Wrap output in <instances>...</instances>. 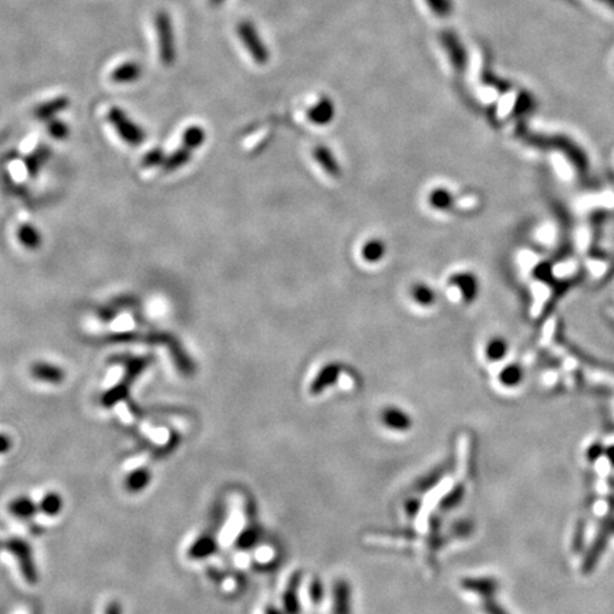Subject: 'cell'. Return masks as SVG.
I'll return each mask as SVG.
<instances>
[{
	"label": "cell",
	"mask_w": 614,
	"mask_h": 614,
	"mask_svg": "<svg viewBox=\"0 0 614 614\" xmlns=\"http://www.w3.org/2000/svg\"><path fill=\"white\" fill-rule=\"evenodd\" d=\"M154 26H156L157 38H158V54L160 60L164 66L171 67L177 62V40L175 30L172 25V19L168 12L158 10L154 17Z\"/></svg>",
	"instance_id": "obj_1"
},
{
	"label": "cell",
	"mask_w": 614,
	"mask_h": 614,
	"mask_svg": "<svg viewBox=\"0 0 614 614\" xmlns=\"http://www.w3.org/2000/svg\"><path fill=\"white\" fill-rule=\"evenodd\" d=\"M238 36L242 40L243 46L246 47V50L249 51V54L252 56V59L258 63V64H265L269 59L267 50L263 45V42L260 40L259 33L256 32L255 26L251 22H241L236 27Z\"/></svg>",
	"instance_id": "obj_2"
},
{
	"label": "cell",
	"mask_w": 614,
	"mask_h": 614,
	"mask_svg": "<svg viewBox=\"0 0 614 614\" xmlns=\"http://www.w3.org/2000/svg\"><path fill=\"white\" fill-rule=\"evenodd\" d=\"M108 120H110V123L115 128H117L119 134L127 143H130V144H140L144 140L143 130L137 124H134L127 117V114L123 110H120L117 107L110 108Z\"/></svg>",
	"instance_id": "obj_3"
},
{
	"label": "cell",
	"mask_w": 614,
	"mask_h": 614,
	"mask_svg": "<svg viewBox=\"0 0 614 614\" xmlns=\"http://www.w3.org/2000/svg\"><path fill=\"white\" fill-rule=\"evenodd\" d=\"M141 75L143 66L138 62H124L111 71L110 79L112 83L117 84H131L138 82Z\"/></svg>",
	"instance_id": "obj_4"
},
{
	"label": "cell",
	"mask_w": 614,
	"mask_h": 614,
	"mask_svg": "<svg viewBox=\"0 0 614 614\" xmlns=\"http://www.w3.org/2000/svg\"><path fill=\"white\" fill-rule=\"evenodd\" d=\"M451 283H452V286L458 287L460 293H463V297L467 302H472L474 299H476V295L479 293V282L469 272L454 275L451 279Z\"/></svg>",
	"instance_id": "obj_5"
},
{
	"label": "cell",
	"mask_w": 614,
	"mask_h": 614,
	"mask_svg": "<svg viewBox=\"0 0 614 614\" xmlns=\"http://www.w3.org/2000/svg\"><path fill=\"white\" fill-rule=\"evenodd\" d=\"M508 349H509V343L506 339H504L501 336L492 337L491 340H488V343L485 345V356L491 361L502 360L508 354Z\"/></svg>",
	"instance_id": "obj_6"
},
{
	"label": "cell",
	"mask_w": 614,
	"mask_h": 614,
	"mask_svg": "<svg viewBox=\"0 0 614 614\" xmlns=\"http://www.w3.org/2000/svg\"><path fill=\"white\" fill-rule=\"evenodd\" d=\"M386 255V245L380 239L369 241L361 247V258L369 263H377Z\"/></svg>",
	"instance_id": "obj_7"
},
{
	"label": "cell",
	"mask_w": 614,
	"mask_h": 614,
	"mask_svg": "<svg viewBox=\"0 0 614 614\" xmlns=\"http://www.w3.org/2000/svg\"><path fill=\"white\" fill-rule=\"evenodd\" d=\"M452 202H454V197L447 188H437V189L431 191L428 195L430 206L439 209V210L450 209Z\"/></svg>",
	"instance_id": "obj_8"
},
{
	"label": "cell",
	"mask_w": 614,
	"mask_h": 614,
	"mask_svg": "<svg viewBox=\"0 0 614 614\" xmlns=\"http://www.w3.org/2000/svg\"><path fill=\"white\" fill-rule=\"evenodd\" d=\"M67 106H69V100L66 97H57L51 101H47V103H43L38 106L36 108V115L38 119L46 120V119L53 117L54 114L63 111Z\"/></svg>",
	"instance_id": "obj_9"
},
{
	"label": "cell",
	"mask_w": 614,
	"mask_h": 614,
	"mask_svg": "<svg viewBox=\"0 0 614 614\" xmlns=\"http://www.w3.org/2000/svg\"><path fill=\"white\" fill-rule=\"evenodd\" d=\"M333 114H334V111H333L332 103L328 100H323V101H319V104H316L310 110V119L316 124H326L333 119Z\"/></svg>",
	"instance_id": "obj_10"
},
{
	"label": "cell",
	"mask_w": 614,
	"mask_h": 614,
	"mask_svg": "<svg viewBox=\"0 0 614 614\" xmlns=\"http://www.w3.org/2000/svg\"><path fill=\"white\" fill-rule=\"evenodd\" d=\"M411 296L419 306H430L435 302V292L427 283L415 284L411 289Z\"/></svg>",
	"instance_id": "obj_11"
},
{
	"label": "cell",
	"mask_w": 614,
	"mask_h": 614,
	"mask_svg": "<svg viewBox=\"0 0 614 614\" xmlns=\"http://www.w3.org/2000/svg\"><path fill=\"white\" fill-rule=\"evenodd\" d=\"M33 374L37 378H42L45 381H50V382H59L63 378V373L51 366H36L33 367Z\"/></svg>",
	"instance_id": "obj_12"
},
{
	"label": "cell",
	"mask_w": 614,
	"mask_h": 614,
	"mask_svg": "<svg viewBox=\"0 0 614 614\" xmlns=\"http://www.w3.org/2000/svg\"><path fill=\"white\" fill-rule=\"evenodd\" d=\"M524 378V371L521 369V366L517 364H512V366H508L504 369L502 374H501V381L505 384V386H516L519 384Z\"/></svg>",
	"instance_id": "obj_13"
},
{
	"label": "cell",
	"mask_w": 614,
	"mask_h": 614,
	"mask_svg": "<svg viewBox=\"0 0 614 614\" xmlns=\"http://www.w3.org/2000/svg\"><path fill=\"white\" fill-rule=\"evenodd\" d=\"M32 504L29 499H16L9 506L10 513L19 516V517H27L32 513Z\"/></svg>",
	"instance_id": "obj_14"
},
{
	"label": "cell",
	"mask_w": 614,
	"mask_h": 614,
	"mask_svg": "<svg viewBox=\"0 0 614 614\" xmlns=\"http://www.w3.org/2000/svg\"><path fill=\"white\" fill-rule=\"evenodd\" d=\"M60 506H62V501H60V498H59V496L50 495V496H47V498L45 499V504H43L45 513H49V515L59 513Z\"/></svg>",
	"instance_id": "obj_15"
},
{
	"label": "cell",
	"mask_w": 614,
	"mask_h": 614,
	"mask_svg": "<svg viewBox=\"0 0 614 614\" xmlns=\"http://www.w3.org/2000/svg\"><path fill=\"white\" fill-rule=\"evenodd\" d=\"M427 2L430 3L431 9H434L435 13L439 14V16H445V14L450 13L448 12L450 10V3L447 2V0H427Z\"/></svg>",
	"instance_id": "obj_16"
},
{
	"label": "cell",
	"mask_w": 614,
	"mask_h": 614,
	"mask_svg": "<svg viewBox=\"0 0 614 614\" xmlns=\"http://www.w3.org/2000/svg\"><path fill=\"white\" fill-rule=\"evenodd\" d=\"M21 238H22V241H23L26 245H29V246H33V245L36 246V245L38 243V236H37V234H36V230L30 229L29 226H25V228L22 229Z\"/></svg>",
	"instance_id": "obj_17"
},
{
	"label": "cell",
	"mask_w": 614,
	"mask_h": 614,
	"mask_svg": "<svg viewBox=\"0 0 614 614\" xmlns=\"http://www.w3.org/2000/svg\"><path fill=\"white\" fill-rule=\"evenodd\" d=\"M50 130H51V132L54 134V136H57V137H62V136H64V134H66V131H67V127H66V125H64L63 123L57 121V123H53V124H51Z\"/></svg>",
	"instance_id": "obj_18"
},
{
	"label": "cell",
	"mask_w": 614,
	"mask_h": 614,
	"mask_svg": "<svg viewBox=\"0 0 614 614\" xmlns=\"http://www.w3.org/2000/svg\"><path fill=\"white\" fill-rule=\"evenodd\" d=\"M9 439L5 435H0V452H5L9 450Z\"/></svg>",
	"instance_id": "obj_19"
},
{
	"label": "cell",
	"mask_w": 614,
	"mask_h": 614,
	"mask_svg": "<svg viewBox=\"0 0 614 614\" xmlns=\"http://www.w3.org/2000/svg\"><path fill=\"white\" fill-rule=\"evenodd\" d=\"M209 2H210V5H212V6H219V5H222L225 2V0H209Z\"/></svg>",
	"instance_id": "obj_20"
},
{
	"label": "cell",
	"mask_w": 614,
	"mask_h": 614,
	"mask_svg": "<svg viewBox=\"0 0 614 614\" xmlns=\"http://www.w3.org/2000/svg\"><path fill=\"white\" fill-rule=\"evenodd\" d=\"M607 454H609V458H610V459H611V463H613V464H614V448H611V450H609V452H607Z\"/></svg>",
	"instance_id": "obj_21"
}]
</instances>
